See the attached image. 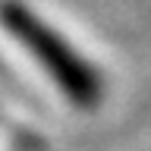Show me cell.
I'll use <instances>...</instances> for the list:
<instances>
[{
	"label": "cell",
	"mask_w": 151,
	"mask_h": 151,
	"mask_svg": "<svg viewBox=\"0 0 151 151\" xmlns=\"http://www.w3.org/2000/svg\"><path fill=\"white\" fill-rule=\"evenodd\" d=\"M3 19H6V25L13 28L25 44L35 47V54L41 57L47 66H54V73L60 76L73 91H85V88L91 85V79H88V73H85V66L79 63V60H76V57L57 41V35H50V32H47L32 13H28V9L16 6V3H6V6H3Z\"/></svg>",
	"instance_id": "6da1fadb"
}]
</instances>
